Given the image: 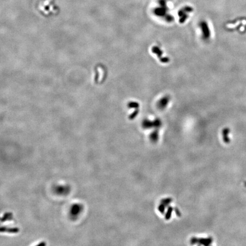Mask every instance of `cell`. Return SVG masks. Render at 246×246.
Segmentation results:
<instances>
[{
    "label": "cell",
    "instance_id": "6da1fadb",
    "mask_svg": "<svg viewBox=\"0 0 246 246\" xmlns=\"http://www.w3.org/2000/svg\"><path fill=\"white\" fill-rule=\"evenodd\" d=\"M1 231L3 232L4 231L8 232L10 233H17L19 231V229L17 228H6V227H2L1 229Z\"/></svg>",
    "mask_w": 246,
    "mask_h": 246
},
{
    "label": "cell",
    "instance_id": "7a4b0ae2",
    "mask_svg": "<svg viewBox=\"0 0 246 246\" xmlns=\"http://www.w3.org/2000/svg\"><path fill=\"white\" fill-rule=\"evenodd\" d=\"M12 216V214L11 213H6L5 214V215H4V217L2 218V220H1V221L2 222H4V220H6L8 219H9V217H11Z\"/></svg>",
    "mask_w": 246,
    "mask_h": 246
}]
</instances>
